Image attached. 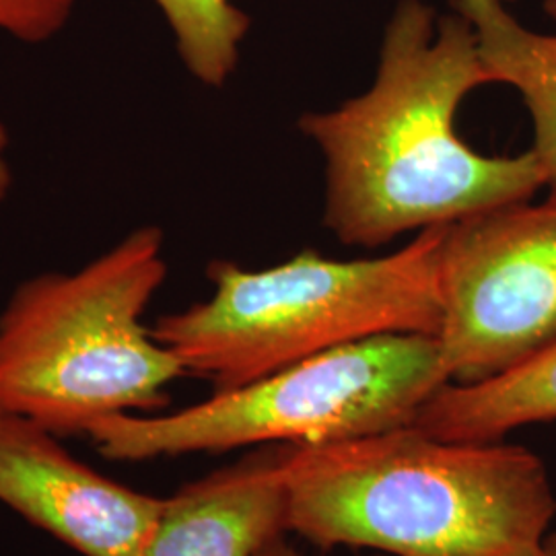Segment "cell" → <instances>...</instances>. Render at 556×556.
<instances>
[{
	"label": "cell",
	"instance_id": "obj_1",
	"mask_svg": "<svg viewBox=\"0 0 556 556\" xmlns=\"http://www.w3.org/2000/svg\"><path fill=\"white\" fill-rule=\"evenodd\" d=\"M489 83L470 21L400 0L371 89L299 119L326 157L324 225L344 245L379 248L532 199L546 186L532 149L489 157L457 137L459 103Z\"/></svg>",
	"mask_w": 556,
	"mask_h": 556
},
{
	"label": "cell",
	"instance_id": "obj_2",
	"mask_svg": "<svg viewBox=\"0 0 556 556\" xmlns=\"http://www.w3.org/2000/svg\"><path fill=\"white\" fill-rule=\"evenodd\" d=\"M289 534L388 556H532L551 534L546 464L505 441H447L413 422L285 445Z\"/></svg>",
	"mask_w": 556,
	"mask_h": 556
},
{
	"label": "cell",
	"instance_id": "obj_3",
	"mask_svg": "<svg viewBox=\"0 0 556 556\" xmlns=\"http://www.w3.org/2000/svg\"><path fill=\"white\" fill-rule=\"evenodd\" d=\"M450 225L422 229L383 258L338 262L303 252L264 270L217 260L208 266L213 298L163 316L151 332L186 376L211 381L215 392L369 338L439 337Z\"/></svg>",
	"mask_w": 556,
	"mask_h": 556
},
{
	"label": "cell",
	"instance_id": "obj_4",
	"mask_svg": "<svg viewBox=\"0 0 556 556\" xmlns=\"http://www.w3.org/2000/svg\"><path fill=\"white\" fill-rule=\"evenodd\" d=\"M165 277L160 227H139L75 273L21 282L0 314V410L64 438L165 408L186 371L142 324Z\"/></svg>",
	"mask_w": 556,
	"mask_h": 556
},
{
	"label": "cell",
	"instance_id": "obj_5",
	"mask_svg": "<svg viewBox=\"0 0 556 556\" xmlns=\"http://www.w3.org/2000/svg\"><path fill=\"white\" fill-rule=\"evenodd\" d=\"M450 383L438 337L346 344L161 417L118 415L89 429L100 454L142 462L250 445H318L410 425Z\"/></svg>",
	"mask_w": 556,
	"mask_h": 556
},
{
	"label": "cell",
	"instance_id": "obj_6",
	"mask_svg": "<svg viewBox=\"0 0 556 556\" xmlns=\"http://www.w3.org/2000/svg\"><path fill=\"white\" fill-rule=\"evenodd\" d=\"M441 303L438 340L450 383L497 378L555 344V200L452 223Z\"/></svg>",
	"mask_w": 556,
	"mask_h": 556
},
{
	"label": "cell",
	"instance_id": "obj_7",
	"mask_svg": "<svg viewBox=\"0 0 556 556\" xmlns=\"http://www.w3.org/2000/svg\"><path fill=\"white\" fill-rule=\"evenodd\" d=\"M0 503L83 556H142L165 498L101 477L59 435L0 410Z\"/></svg>",
	"mask_w": 556,
	"mask_h": 556
},
{
	"label": "cell",
	"instance_id": "obj_8",
	"mask_svg": "<svg viewBox=\"0 0 556 556\" xmlns=\"http://www.w3.org/2000/svg\"><path fill=\"white\" fill-rule=\"evenodd\" d=\"M285 534V445H266L165 498L142 556H256Z\"/></svg>",
	"mask_w": 556,
	"mask_h": 556
},
{
	"label": "cell",
	"instance_id": "obj_9",
	"mask_svg": "<svg viewBox=\"0 0 556 556\" xmlns=\"http://www.w3.org/2000/svg\"><path fill=\"white\" fill-rule=\"evenodd\" d=\"M556 420V342L497 378L445 383L413 425L447 441H503L521 427Z\"/></svg>",
	"mask_w": 556,
	"mask_h": 556
},
{
	"label": "cell",
	"instance_id": "obj_10",
	"mask_svg": "<svg viewBox=\"0 0 556 556\" xmlns=\"http://www.w3.org/2000/svg\"><path fill=\"white\" fill-rule=\"evenodd\" d=\"M456 13L472 23L478 54L491 83L521 93L534 124V155L556 202V34L523 27L503 0H454Z\"/></svg>",
	"mask_w": 556,
	"mask_h": 556
},
{
	"label": "cell",
	"instance_id": "obj_11",
	"mask_svg": "<svg viewBox=\"0 0 556 556\" xmlns=\"http://www.w3.org/2000/svg\"><path fill=\"white\" fill-rule=\"evenodd\" d=\"M169 23L181 62L208 87H223L236 73L239 43L250 17L231 0H155Z\"/></svg>",
	"mask_w": 556,
	"mask_h": 556
},
{
	"label": "cell",
	"instance_id": "obj_12",
	"mask_svg": "<svg viewBox=\"0 0 556 556\" xmlns=\"http://www.w3.org/2000/svg\"><path fill=\"white\" fill-rule=\"evenodd\" d=\"M79 0H0V31L23 43H43L64 29Z\"/></svg>",
	"mask_w": 556,
	"mask_h": 556
},
{
	"label": "cell",
	"instance_id": "obj_13",
	"mask_svg": "<svg viewBox=\"0 0 556 556\" xmlns=\"http://www.w3.org/2000/svg\"><path fill=\"white\" fill-rule=\"evenodd\" d=\"M7 147H9V135L0 122V204L11 190V167L7 161Z\"/></svg>",
	"mask_w": 556,
	"mask_h": 556
},
{
	"label": "cell",
	"instance_id": "obj_14",
	"mask_svg": "<svg viewBox=\"0 0 556 556\" xmlns=\"http://www.w3.org/2000/svg\"><path fill=\"white\" fill-rule=\"evenodd\" d=\"M256 556H307L303 555V553H299L298 548L287 540V534L285 536L275 538V540H270L262 551H260Z\"/></svg>",
	"mask_w": 556,
	"mask_h": 556
},
{
	"label": "cell",
	"instance_id": "obj_15",
	"mask_svg": "<svg viewBox=\"0 0 556 556\" xmlns=\"http://www.w3.org/2000/svg\"><path fill=\"white\" fill-rule=\"evenodd\" d=\"M532 556H556V530H551V534L544 538L542 546Z\"/></svg>",
	"mask_w": 556,
	"mask_h": 556
},
{
	"label": "cell",
	"instance_id": "obj_16",
	"mask_svg": "<svg viewBox=\"0 0 556 556\" xmlns=\"http://www.w3.org/2000/svg\"><path fill=\"white\" fill-rule=\"evenodd\" d=\"M544 13L556 23V0H544Z\"/></svg>",
	"mask_w": 556,
	"mask_h": 556
}]
</instances>
